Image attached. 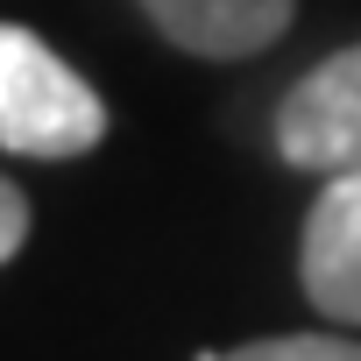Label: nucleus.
Segmentation results:
<instances>
[{"instance_id": "obj_1", "label": "nucleus", "mask_w": 361, "mask_h": 361, "mask_svg": "<svg viewBox=\"0 0 361 361\" xmlns=\"http://www.w3.org/2000/svg\"><path fill=\"white\" fill-rule=\"evenodd\" d=\"M99 135H106L99 92L43 36L0 22V149L64 163V156L99 149Z\"/></svg>"}, {"instance_id": "obj_2", "label": "nucleus", "mask_w": 361, "mask_h": 361, "mask_svg": "<svg viewBox=\"0 0 361 361\" xmlns=\"http://www.w3.org/2000/svg\"><path fill=\"white\" fill-rule=\"evenodd\" d=\"M276 156L290 170L347 177L361 170V43L312 64L276 106Z\"/></svg>"}, {"instance_id": "obj_3", "label": "nucleus", "mask_w": 361, "mask_h": 361, "mask_svg": "<svg viewBox=\"0 0 361 361\" xmlns=\"http://www.w3.org/2000/svg\"><path fill=\"white\" fill-rule=\"evenodd\" d=\"M298 276H305V298L340 319V326H361V170L347 177H326L312 213H305V248H298Z\"/></svg>"}, {"instance_id": "obj_4", "label": "nucleus", "mask_w": 361, "mask_h": 361, "mask_svg": "<svg viewBox=\"0 0 361 361\" xmlns=\"http://www.w3.org/2000/svg\"><path fill=\"white\" fill-rule=\"evenodd\" d=\"M135 8L192 57H255L290 29L298 0H135Z\"/></svg>"}, {"instance_id": "obj_5", "label": "nucleus", "mask_w": 361, "mask_h": 361, "mask_svg": "<svg viewBox=\"0 0 361 361\" xmlns=\"http://www.w3.org/2000/svg\"><path fill=\"white\" fill-rule=\"evenodd\" d=\"M199 361H361V340H340V333H276V340H248V347L199 354Z\"/></svg>"}, {"instance_id": "obj_6", "label": "nucleus", "mask_w": 361, "mask_h": 361, "mask_svg": "<svg viewBox=\"0 0 361 361\" xmlns=\"http://www.w3.org/2000/svg\"><path fill=\"white\" fill-rule=\"evenodd\" d=\"M29 241V199L0 177V262H15V248Z\"/></svg>"}]
</instances>
